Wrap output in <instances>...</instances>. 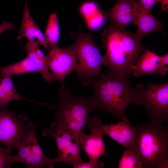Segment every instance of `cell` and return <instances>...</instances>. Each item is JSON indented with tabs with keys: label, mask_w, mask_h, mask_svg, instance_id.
I'll use <instances>...</instances> for the list:
<instances>
[{
	"label": "cell",
	"mask_w": 168,
	"mask_h": 168,
	"mask_svg": "<svg viewBox=\"0 0 168 168\" xmlns=\"http://www.w3.org/2000/svg\"><path fill=\"white\" fill-rule=\"evenodd\" d=\"M21 100L42 104L21 96L16 91L11 76L7 75L0 77V109L7 106L8 103L12 101H18Z\"/></svg>",
	"instance_id": "18"
},
{
	"label": "cell",
	"mask_w": 168,
	"mask_h": 168,
	"mask_svg": "<svg viewBox=\"0 0 168 168\" xmlns=\"http://www.w3.org/2000/svg\"><path fill=\"white\" fill-rule=\"evenodd\" d=\"M32 122L27 116L8 110L7 106L0 109V144L18 150Z\"/></svg>",
	"instance_id": "7"
},
{
	"label": "cell",
	"mask_w": 168,
	"mask_h": 168,
	"mask_svg": "<svg viewBox=\"0 0 168 168\" xmlns=\"http://www.w3.org/2000/svg\"><path fill=\"white\" fill-rule=\"evenodd\" d=\"M138 105L146 109L150 120L168 123V82L154 83L147 82L142 90Z\"/></svg>",
	"instance_id": "9"
},
{
	"label": "cell",
	"mask_w": 168,
	"mask_h": 168,
	"mask_svg": "<svg viewBox=\"0 0 168 168\" xmlns=\"http://www.w3.org/2000/svg\"><path fill=\"white\" fill-rule=\"evenodd\" d=\"M41 134L44 137L50 136L55 141L58 154L53 159L55 163L63 162L73 166L83 161L80 152L82 138L59 125L55 120L48 128L44 129Z\"/></svg>",
	"instance_id": "6"
},
{
	"label": "cell",
	"mask_w": 168,
	"mask_h": 168,
	"mask_svg": "<svg viewBox=\"0 0 168 168\" xmlns=\"http://www.w3.org/2000/svg\"><path fill=\"white\" fill-rule=\"evenodd\" d=\"M160 56L149 49L145 50L136 64L131 66L132 76L138 77L158 74Z\"/></svg>",
	"instance_id": "17"
},
{
	"label": "cell",
	"mask_w": 168,
	"mask_h": 168,
	"mask_svg": "<svg viewBox=\"0 0 168 168\" xmlns=\"http://www.w3.org/2000/svg\"><path fill=\"white\" fill-rule=\"evenodd\" d=\"M60 34L57 15L55 13H52L49 17L44 34L48 44L49 52L52 49L59 47L58 41Z\"/></svg>",
	"instance_id": "19"
},
{
	"label": "cell",
	"mask_w": 168,
	"mask_h": 168,
	"mask_svg": "<svg viewBox=\"0 0 168 168\" xmlns=\"http://www.w3.org/2000/svg\"><path fill=\"white\" fill-rule=\"evenodd\" d=\"M92 86L96 105V110L108 112L118 120L126 117L125 110L129 105H138L142 84L132 87L129 79L109 72L89 82Z\"/></svg>",
	"instance_id": "2"
},
{
	"label": "cell",
	"mask_w": 168,
	"mask_h": 168,
	"mask_svg": "<svg viewBox=\"0 0 168 168\" xmlns=\"http://www.w3.org/2000/svg\"><path fill=\"white\" fill-rule=\"evenodd\" d=\"M165 123L151 119L134 126L136 137L128 149L137 155L143 168H168V127Z\"/></svg>",
	"instance_id": "3"
},
{
	"label": "cell",
	"mask_w": 168,
	"mask_h": 168,
	"mask_svg": "<svg viewBox=\"0 0 168 168\" xmlns=\"http://www.w3.org/2000/svg\"><path fill=\"white\" fill-rule=\"evenodd\" d=\"M12 149L1 147L0 144V168H9L12 161Z\"/></svg>",
	"instance_id": "21"
},
{
	"label": "cell",
	"mask_w": 168,
	"mask_h": 168,
	"mask_svg": "<svg viewBox=\"0 0 168 168\" xmlns=\"http://www.w3.org/2000/svg\"><path fill=\"white\" fill-rule=\"evenodd\" d=\"M57 101L55 121L60 126L82 138L90 114L96 110V102L94 95L77 96L64 86H61Z\"/></svg>",
	"instance_id": "4"
},
{
	"label": "cell",
	"mask_w": 168,
	"mask_h": 168,
	"mask_svg": "<svg viewBox=\"0 0 168 168\" xmlns=\"http://www.w3.org/2000/svg\"><path fill=\"white\" fill-rule=\"evenodd\" d=\"M36 125L32 122L23 138L30 149L29 157L25 165L26 168H52L55 163L53 159L47 157L38 141Z\"/></svg>",
	"instance_id": "13"
},
{
	"label": "cell",
	"mask_w": 168,
	"mask_h": 168,
	"mask_svg": "<svg viewBox=\"0 0 168 168\" xmlns=\"http://www.w3.org/2000/svg\"><path fill=\"white\" fill-rule=\"evenodd\" d=\"M160 0H139V3L147 12L151 13L155 4Z\"/></svg>",
	"instance_id": "24"
},
{
	"label": "cell",
	"mask_w": 168,
	"mask_h": 168,
	"mask_svg": "<svg viewBox=\"0 0 168 168\" xmlns=\"http://www.w3.org/2000/svg\"><path fill=\"white\" fill-rule=\"evenodd\" d=\"M15 27V25L12 22L7 21L2 22L0 24V35L6 30L14 29Z\"/></svg>",
	"instance_id": "25"
},
{
	"label": "cell",
	"mask_w": 168,
	"mask_h": 168,
	"mask_svg": "<svg viewBox=\"0 0 168 168\" xmlns=\"http://www.w3.org/2000/svg\"><path fill=\"white\" fill-rule=\"evenodd\" d=\"M115 124H103L98 116L90 117L86 125L89 130L96 129L102 132L125 149L130 148L132 145L136 135V129L132 126L126 117L122 119Z\"/></svg>",
	"instance_id": "10"
},
{
	"label": "cell",
	"mask_w": 168,
	"mask_h": 168,
	"mask_svg": "<svg viewBox=\"0 0 168 168\" xmlns=\"http://www.w3.org/2000/svg\"><path fill=\"white\" fill-rule=\"evenodd\" d=\"M49 69L54 79L64 86L66 77L74 71L76 63L74 54L68 47L55 48L46 56Z\"/></svg>",
	"instance_id": "11"
},
{
	"label": "cell",
	"mask_w": 168,
	"mask_h": 168,
	"mask_svg": "<svg viewBox=\"0 0 168 168\" xmlns=\"http://www.w3.org/2000/svg\"><path fill=\"white\" fill-rule=\"evenodd\" d=\"M168 72V54L160 56L158 64V73L159 76L164 77Z\"/></svg>",
	"instance_id": "23"
},
{
	"label": "cell",
	"mask_w": 168,
	"mask_h": 168,
	"mask_svg": "<svg viewBox=\"0 0 168 168\" xmlns=\"http://www.w3.org/2000/svg\"><path fill=\"white\" fill-rule=\"evenodd\" d=\"M139 4L135 0H117L111 8L103 13L109 19L110 24L124 30L129 25H136Z\"/></svg>",
	"instance_id": "12"
},
{
	"label": "cell",
	"mask_w": 168,
	"mask_h": 168,
	"mask_svg": "<svg viewBox=\"0 0 168 168\" xmlns=\"http://www.w3.org/2000/svg\"><path fill=\"white\" fill-rule=\"evenodd\" d=\"M136 25L137 29L135 34L142 40L144 37L151 32L162 33L164 23L157 20L151 13L147 12L140 4L137 12Z\"/></svg>",
	"instance_id": "15"
},
{
	"label": "cell",
	"mask_w": 168,
	"mask_h": 168,
	"mask_svg": "<svg viewBox=\"0 0 168 168\" xmlns=\"http://www.w3.org/2000/svg\"><path fill=\"white\" fill-rule=\"evenodd\" d=\"M27 2L28 0H25L22 22L16 39L25 38L28 41H36L40 45L44 44L46 41L44 34L34 20Z\"/></svg>",
	"instance_id": "14"
},
{
	"label": "cell",
	"mask_w": 168,
	"mask_h": 168,
	"mask_svg": "<svg viewBox=\"0 0 168 168\" xmlns=\"http://www.w3.org/2000/svg\"><path fill=\"white\" fill-rule=\"evenodd\" d=\"M119 168H143L142 163L133 151L126 149L119 161Z\"/></svg>",
	"instance_id": "20"
},
{
	"label": "cell",
	"mask_w": 168,
	"mask_h": 168,
	"mask_svg": "<svg viewBox=\"0 0 168 168\" xmlns=\"http://www.w3.org/2000/svg\"><path fill=\"white\" fill-rule=\"evenodd\" d=\"M25 49L27 53L25 58L15 63L0 67V77L7 75L12 76L35 72L40 74L47 82H55L49 70L44 54L37 51L35 44L31 43H26Z\"/></svg>",
	"instance_id": "8"
},
{
	"label": "cell",
	"mask_w": 168,
	"mask_h": 168,
	"mask_svg": "<svg viewBox=\"0 0 168 168\" xmlns=\"http://www.w3.org/2000/svg\"><path fill=\"white\" fill-rule=\"evenodd\" d=\"M74 54V70L82 84L86 86L91 79L101 76L102 56L90 33L79 30L74 42L68 47Z\"/></svg>",
	"instance_id": "5"
},
{
	"label": "cell",
	"mask_w": 168,
	"mask_h": 168,
	"mask_svg": "<svg viewBox=\"0 0 168 168\" xmlns=\"http://www.w3.org/2000/svg\"><path fill=\"white\" fill-rule=\"evenodd\" d=\"M102 40L106 50L102 64L106 72L129 79L130 67L138 62L142 53L149 48L133 34L110 24L102 33Z\"/></svg>",
	"instance_id": "1"
},
{
	"label": "cell",
	"mask_w": 168,
	"mask_h": 168,
	"mask_svg": "<svg viewBox=\"0 0 168 168\" xmlns=\"http://www.w3.org/2000/svg\"><path fill=\"white\" fill-rule=\"evenodd\" d=\"M105 163L97 159H91L85 162L83 161L73 165L74 168H101L104 167Z\"/></svg>",
	"instance_id": "22"
},
{
	"label": "cell",
	"mask_w": 168,
	"mask_h": 168,
	"mask_svg": "<svg viewBox=\"0 0 168 168\" xmlns=\"http://www.w3.org/2000/svg\"><path fill=\"white\" fill-rule=\"evenodd\" d=\"M90 134H85L81 141V148L89 160L99 159L103 155L105 146L103 139L104 133L96 129L89 130Z\"/></svg>",
	"instance_id": "16"
},
{
	"label": "cell",
	"mask_w": 168,
	"mask_h": 168,
	"mask_svg": "<svg viewBox=\"0 0 168 168\" xmlns=\"http://www.w3.org/2000/svg\"><path fill=\"white\" fill-rule=\"evenodd\" d=\"M168 0H160L159 3L161 4V9L162 11L168 12Z\"/></svg>",
	"instance_id": "26"
}]
</instances>
